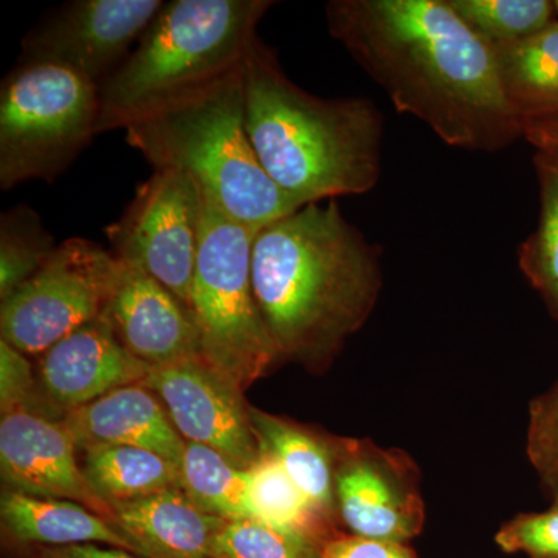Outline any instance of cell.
Masks as SVG:
<instances>
[{"instance_id": "6da1fadb", "label": "cell", "mask_w": 558, "mask_h": 558, "mask_svg": "<svg viewBox=\"0 0 558 558\" xmlns=\"http://www.w3.org/2000/svg\"><path fill=\"white\" fill-rule=\"evenodd\" d=\"M326 22L395 108L451 148L497 153L523 137L495 47L449 0H330Z\"/></svg>"}, {"instance_id": "7a4b0ae2", "label": "cell", "mask_w": 558, "mask_h": 558, "mask_svg": "<svg viewBox=\"0 0 558 558\" xmlns=\"http://www.w3.org/2000/svg\"><path fill=\"white\" fill-rule=\"evenodd\" d=\"M381 250L336 199L304 205L264 227L252 248V281L279 357L329 368L379 301Z\"/></svg>"}, {"instance_id": "3957f363", "label": "cell", "mask_w": 558, "mask_h": 558, "mask_svg": "<svg viewBox=\"0 0 558 558\" xmlns=\"http://www.w3.org/2000/svg\"><path fill=\"white\" fill-rule=\"evenodd\" d=\"M245 128L275 185L301 205L379 183L384 117L368 98L326 100L288 78L256 36L244 61Z\"/></svg>"}, {"instance_id": "277c9868", "label": "cell", "mask_w": 558, "mask_h": 558, "mask_svg": "<svg viewBox=\"0 0 558 558\" xmlns=\"http://www.w3.org/2000/svg\"><path fill=\"white\" fill-rule=\"evenodd\" d=\"M124 131L156 170L185 172L213 208L255 233L304 207L275 185L250 142L244 65Z\"/></svg>"}, {"instance_id": "5b68a950", "label": "cell", "mask_w": 558, "mask_h": 558, "mask_svg": "<svg viewBox=\"0 0 558 558\" xmlns=\"http://www.w3.org/2000/svg\"><path fill=\"white\" fill-rule=\"evenodd\" d=\"M270 0L165 2L100 89L98 134L126 130L208 89L244 65Z\"/></svg>"}, {"instance_id": "8992f818", "label": "cell", "mask_w": 558, "mask_h": 558, "mask_svg": "<svg viewBox=\"0 0 558 558\" xmlns=\"http://www.w3.org/2000/svg\"><path fill=\"white\" fill-rule=\"evenodd\" d=\"M255 236L205 201L190 311L202 355L242 392L281 359L253 290Z\"/></svg>"}, {"instance_id": "52a82bcc", "label": "cell", "mask_w": 558, "mask_h": 558, "mask_svg": "<svg viewBox=\"0 0 558 558\" xmlns=\"http://www.w3.org/2000/svg\"><path fill=\"white\" fill-rule=\"evenodd\" d=\"M100 87L53 64H20L0 89V186L53 182L98 134Z\"/></svg>"}, {"instance_id": "ba28073f", "label": "cell", "mask_w": 558, "mask_h": 558, "mask_svg": "<svg viewBox=\"0 0 558 558\" xmlns=\"http://www.w3.org/2000/svg\"><path fill=\"white\" fill-rule=\"evenodd\" d=\"M121 260L95 242L72 238L13 295L2 301V340L27 357L101 318L119 284Z\"/></svg>"}, {"instance_id": "9c48e42d", "label": "cell", "mask_w": 558, "mask_h": 558, "mask_svg": "<svg viewBox=\"0 0 558 558\" xmlns=\"http://www.w3.org/2000/svg\"><path fill=\"white\" fill-rule=\"evenodd\" d=\"M204 207L202 191L189 174L156 170L123 216L105 230L121 263L157 279L189 310Z\"/></svg>"}, {"instance_id": "30bf717a", "label": "cell", "mask_w": 558, "mask_h": 558, "mask_svg": "<svg viewBox=\"0 0 558 558\" xmlns=\"http://www.w3.org/2000/svg\"><path fill=\"white\" fill-rule=\"evenodd\" d=\"M336 502L344 534L355 537L407 545L424 527L417 465L371 440L337 442Z\"/></svg>"}, {"instance_id": "8fae6325", "label": "cell", "mask_w": 558, "mask_h": 558, "mask_svg": "<svg viewBox=\"0 0 558 558\" xmlns=\"http://www.w3.org/2000/svg\"><path fill=\"white\" fill-rule=\"evenodd\" d=\"M165 2L75 0L22 40L20 64H53L100 87L126 61Z\"/></svg>"}, {"instance_id": "7c38bea8", "label": "cell", "mask_w": 558, "mask_h": 558, "mask_svg": "<svg viewBox=\"0 0 558 558\" xmlns=\"http://www.w3.org/2000/svg\"><path fill=\"white\" fill-rule=\"evenodd\" d=\"M140 385L157 396L186 442L219 451L242 470L259 458L244 395L204 357L150 368Z\"/></svg>"}, {"instance_id": "4fadbf2b", "label": "cell", "mask_w": 558, "mask_h": 558, "mask_svg": "<svg viewBox=\"0 0 558 558\" xmlns=\"http://www.w3.org/2000/svg\"><path fill=\"white\" fill-rule=\"evenodd\" d=\"M76 451L61 421L27 410L3 414L0 421V472L5 490L78 502L113 526L116 512L92 488Z\"/></svg>"}, {"instance_id": "5bb4252c", "label": "cell", "mask_w": 558, "mask_h": 558, "mask_svg": "<svg viewBox=\"0 0 558 558\" xmlns=\"http://www.w3.org/2000/svg\"><path fill=\"white\" fill-rule=\"evenodd\" d=\"M38 359L39 392L62 416L116 389L142 384L150 369L120 343L105 315Z\"/></svg>"}, {"instance_id": "9a60e30c", "label": "cell", "mask_w": 558, "mask_h": 558, "mask_svg": "<svg viewBox=\"0 0 558 558\" xmlns=\"http://www.w3.org/2000/svg\"><path fill=\"white\" fill-rule=\"evenodd\" d=\"M105 312L117 339L149 368L204 357L189 307L161 282L130 264Z\"/></svg>"}, {"instance_id": "2e32d148", "label": "cell", "mask_w": 558, "mask_h": 558, "mask_svg": "<svg viewBox=\"0 0 558 558\" xmlns=\"http://www.w3.org/2000/svg\"><path fill=\"white\" fill-rule=\"evenodd\" d=\"M76 449L95 446L138 447L182 464L186 440L172 425L157 396L143 385L116 389L68 411L61 418Z\"/></svg>"}, {"instance_id": "e0dca14e", "label": "cell", "mask_w": 558, "mask_h": 558, "mask_svg": "<svg viewBox=\"0 0 558 558\" xmlns=\"http://www.w3.org/2000/svg\"><path fill=\"white\" fill-rule=\"evenodd\" d=\"M113 512V526L140 558H213V538L226 523L197 508L180 488L121 502Z\"/></svg>"}, {"instance_id": "ac0fdd59", "label": "cell", "mask_w": 558, "mask_h": 558, "mask_svg": "<svg viewBox=\"0 0 558 558\" xmlns=\"http://www.w3.org/2000/svg\"><path fill=\"white\" fill-rule=\"evenodd\" d=\"M0 517L3 537L14 550L32 546L102 545L137 556V549L119 529L78 502L3 490Z\"/></svg>"}, {"instance_id": "d6986e66", "label": "cell", "mask_w": 558, "mask_h": 558, "mask_svg": "<svg viewBox=\"0 0 558 558\" xmlns=\"http://www.w3.org/2000/svg\"><path fill=\"white\" fill-rule=\"evenodd\" d=\"M259 450L271 454L314 508L336 523V465L339 439L250 407Z\"/></svg>"}, {"instance_id": "ffe728a7", "label": "cell", "mask_w": 558, "mask_h": 558, "mask_svg": "<svg viewBox=\"0 0 558 558\" xmlns=\"http://www.w3.org/2000/svg\"><path fill=\"white\" fill-rule=\"evenodd\" d=\"M494 47L506 97L523 126L558 119V20L526 39Z\"/></svg>"}, {"instance_id": "44dd1931", "label": "cell", "mask_w": 558, "mask_h": 558, "mask_svg": "<svg viewBox=\"0 0 558 558\" xmlns=\"http://www.w3.org/2000/svg\"><path fill=\"white\" fill-rule=\"evenodd\" d=\"M83 470L92 488L110 506L182 490L180 468L154 451L126 446L83 450Z\"/></svg>"}, {"instance_id": "7402d4cb", "label": "cell", "mask_w": 558, "mask_h": 558, "mask_svg": "<svg viewBox=\"0 0 558 558\" xmlns=\"http://www.w3.org/2000/svg\"><path fill=\"white\" fill-rule=\"evenodd\" d=\"M180 480L183 494L209 515L226 521L256 520L248 470L231 464L219 451L186 442Z\"/></svg>"}, {"instance_id": "603a6c76", "label": "cell", "mask_w": 558, "mask_h": 558, "mask_svg": "<svg viewBox=\"0 0 558 558\" xmlns=\"http://www.w3.org/2000/svg\"><path fill=\"white\" fill-rule=\"evenodd\" d=\"M248 476L250 498L256 520L300 532L322 545L341 534L336 523L314 508L277 459L267 451L259 450V458L248 469Z\"/></svg>"}, {"instance_id": "cb8c5ba5", "label": "cell", "mask_w": 558, "mask_h": 558, "mask_svg": "<svg viewBox=\"0 0 558 558\" xmlns=\"http://www.w3.org/2000/svg\"><path fill=\"white\" fill-rule=\"evenodd\" d=\"M539 213L535 230L519 248V266L558 322V156L537 150Z\"/></svg>"}, {"instance_id": "d4e9b609", "label": "cell", "mask_w": 558, "mask_h": 558, "mask_svg": "<svg viewBox=\"0 0 558 558\" xmlns=\"http://www.w3.org/2000/svg\"><path fill=\"white\" fill-rule=\"evenodd\" d=\"M58 245L35 209L27 205L0 219V299L5 301L53 255Z\"/></svg>"}, {"instance_id": "484cf974", "label": "cell", "mask_w": 558, "mask_h": 558, "mask_svg": "<svg viewBox=\"0 0 558 558\" xmlns=\"http://www.w3.org/2000/svg\"><path fill=\"white\" fill-rule=\"evenodd\" d=\"M459 17L492 46L526 39L557 20L550 0H449Z\"/></svg>"}, {"instance_id": "4316f807", "label": "cell", "mask_w": 558, "mask_h": 558, "mask_svg": "<svg viewBox=\"0 0 558 558\" xmlns=\"http://www.w3.org/2000/svg\"><path fill=\"white\" fill-rule=\"evenodd\" d=\"M322 543L259 520L226 521L213 538V558H319Z\"/></svg>"}, {"instance_id": "83f0119b", "label": "cell", "mask_w": 558, "mask_h": 558, "mask_svg": "<svg viewBox=\"0 0 558 558\" xmlns=\"http://www.w3.org/2000/svg\"><path fill=\"white\" fill-rule=\"evenodd\" d=\"M526 451L532 468L553 497L558 490V381L529 407Z\"/></svg>"}, {"instance_id": "f1b7e54d", "label": "cell", "mask_w": 558, "mask_h": 558, "mask_svg": "<svg viewBox=\"0 0 558 558\" xmlns=\"http://www.w3.org/2000/svg\"><path fill=\"white\" fill-rule=\"evenodd\" d=\"M495 542L508 554H524L527 558H558V506L546 512L521 513L508 521Z\"/></svg>"}, {"instance_id": "f546056e", "label": "cell", "mask_w": 558, "mask_h": 558, "mask_svg": "<svg viewBox=\"0 0 558 558\" xmlns=\"http://www.w3.org/2000/svg\"><path fill=\"white\" fill-rule=\"evenodd\" d=\"M38 380L33 376L31 360L5 340H0V409L3 414L13 411H33L38 395Z\"/></svg>"}, {"instance_id": "4dcf8cb0", "label": "cell", "mask_w": 558, "mask_h": 558, "mask_svg": "<svg viewBox=\"0 0 558 558\" xmlns=\"http://www.w3.org/2000/svg\"><path fill=\"white\" fill-rule=\"evenodd\" d=\"M319 558H417L416 553L403 543L379 542L341 534L325 543Z\"/></svg>"}, {"instance_id": "1f68e13d", "label": "cell", "mask_w": 558, "mask_h": 558, "mask_svg": "<svg viewBox=\"0 0 558 558\" xmlns=\"http://www.w3.org/2000/svg\"><path fill=\"white\" fill-rule=\"evenodd\" d=\"M16 554L21 558H140L128 550L102 545L61 546V548L32 546V548L16 550Z\"/></svg>"}, {"instance_id": "d6a6232c", "label": "cell", "mask_w": 558, "mask_h": 558, "mask_svg": "<svg viewBox=\"0 0 558 558\" xmlns=\"http://www.w3.org/2000/svg\"><path fill=\"white\" fill-rule=\"evenodd\" d=\"M523 137L537 150L558 156V119L532 120L524 123Z\"/></svg>"}, {"instance_id": "836d02e7", "label": "cell", "mask_w": 558, "mask_h": 558, "mask_svg": "<svg viewBox=\"0 0 558 558\" xmlns=\"http://www.w3.org/2000/svg\"><path fill=\"white\" fill-rule=\"evenodd\" d=\"M553 506H558V490L553 495Z\"/></svg>"}, {"instance_id": "e575fe53", "label": "cell", "mask_w": 558, "mask_h": 558, "mask_svg": "<svg viewBox=\"0 0 558 558\" xmlns=\"http://www.w3.org/2000/svg\"><path fill=\"white\" fill-rule=\"evenodd\" d=\"M554 5H556V14L558 20V0H554Z\"/></svg>"}]
</instances>
